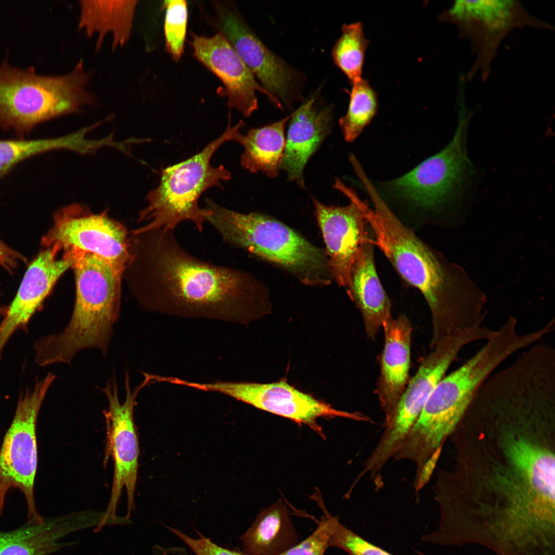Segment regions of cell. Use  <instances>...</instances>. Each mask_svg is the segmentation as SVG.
Wrapping results in <instances>:
<instances>
[{
    "mask_svg": "<svg viewBox=\"0 0 555 555\" xmlns=\"http://www.w3.org/2000/svg\"><path fill=\"white\" fill-rule=\"evenodd\" d=\"M81 144L76 133L48 139L0 140V179L19 162L49 151L67 149L75 152Z\"/></svg>",
    "mask_w": 555,
    "mask_h": 555,
    "instance_id": "d4e9b609",
    "label": "cell"
},
{
    "mask_svg": "<svg viewBox=\"0 0 555 555\" xmlns=\"http://www.w3.org/2000/svg\"><path fill=\"white\" fill-rule=\"evenodd\" d=\"M467 362L437 383L426 400L418 422L430 435H450L455 430L482 383L506 360L528 348L530 336L519 333L508 319Z\"/></svg>",
    "mask_w": 555,
    "mask_h": 555,
    "instance_id": "ba28073f",
    "label": "cell"
},
{
    "mask_svg": "<svg viewBox=\"0 0 555 555\" xmlns=\"http://www.w3.org/2000/svg\"><path fill=\"white\" fill-rule=\"evenodd\" d=\"M455 25L460 38L468 40L475 60L465 79L477 73L486 80L501 43L511 31L526 27L552 30L531 14L518 1H457L440 16Z\"/></svg>",
    "mask_w": 555,
    "mask_h": 555,
    "instance_id": "9c48e42d",
    "label": "cell"
},
{
    "mask_svg": "<svg viewBox=\"0 0 555 555\" xmlns=\"http://www.w3.org/2000/svg\"><path fill=\"white\" fill-rule=\"evenodd\" d=\"M334 186L349 199L348 205L327 206L314 197L312 199L326 245L331 278L347 292L351 266L361 245L369 237L365 229L364 201L339 179Z\"/></svg>",
    "mask_w": 555,
    "mask_h": 555,
    "instance_id": "5bb4252c",
    "label": "cell"
},
{
    "mask_svg": "<svg viewBox=\"0 0 555 555\" xmlns=\"http://www.w3.org/2000/svg\"><path fill=\"white\" fill-rule=\"evenodd\" d=\"M144 380L133 391L130 387L129 375L125 371V399L121 403L115 376L109 379L101 390L108 401V408L104 411L107 429V453L113 458L114 472L110 499L99 528L108 525H124V517L116 514L118 503L122 489L126 490L127 506L125 518L129 520L135 508L134 493L136 485L138 457V439L134 421V409L140 391L151 382L147 373Z\"/></svg>",
    "mask_w": 555,
    "mask_h": 555,
    "instance_id": "8fae6325",
    "label": "cell"
},
{
    "mask_svg": "<svg viewBox=\"0 0 555 555\" xmlns=\"http://www.w3.org/2000/svg\"><path fill=\"white\" fill-rule=\"evenodd\" d=\"M332 119L331 109L318 107L314 97L293 112L279 166L289 181L304 188L305 166L330 133Z\"/></svg>",
    "mask_w": 555,
    "mask_h": 555,
    "instance_id": "ac0fdd59",
    "label": "cell"
},
{
    "mask_svg": "<svg viewBox=\"0 0 555 555\" xmlns=\"http://www.w3.org/2000/svg\"><path fill=\"white\" fill-rule=\"evenodd\" d=\"M191 46L195 57L215 75L225 86L227 106L246 118L258 108L256 92L266 96L280 109L281 102L267 91L234 49L219 32L208 37L192 33Z\"/></svg>",
    "mask_w": 555,
    "mask_h": 555,
    "instance_id": "2e32d148",
    "label": "cell"
},
{
    "mask_svg": "<svg viewBox=\"0 0 555 555\" xmlns=\"http://www.w3.org/2000/svg\"><path fill=\"white\" fill-rule=\"evenodd\" d=\"M364 205L377 245L400 276L417 288L431 312L433 348L443 338L482 325L486 296L460 266L450 262L406 227L375 191Z\"/></svg>",
    "mask_w": 555,
    "mask_h": 555,
    "instance_id": "7a4b0ae2",
    "label": "cell"
},
{
    "mask_svg": "<svg viewBox=\"0 0 555 555\" xmlns=\"http://www.w3.org/2000/svg\"><path fill=\"white\" fill-rule=\"evenodd\" d=\"M55 379L49 373L36 382L32 391L20 398L12 422L0 448V516L5 497L11 488L24 494L28 511V523H41L44 518L38 512L34 485L38 466L36 424L45 395Z\"/></svg>",
    "mask_w": 555,
    "mask_h": 555,
    "instance_id": "30bf717a",
    "label": "cell"
},
{
    "mask_svg": "<svg viewBox=\"0 0 555 555\" xmlns=\"http://www.w3.org/2000/svg\"><path fill=\"white\" fill-rule=\"evenodd\" d=\"M6 312V308L0 306V316L5 314Z\"/></svg>",
    "mask_w": 555,
    "mask_h": 555,
    "instance_id": "d6a6232c",
    "label": "cell"
},
{
    "mask_svg": "<svg viewBox=\"0 0 555 555\" xmlns=\"http://www.w3.org/2000/svg\"><path fill=\"white\" fill-rule=\"evenodd\" d=\"M53 218L52 227L42 238L43 246H55L60 251L76 247L95 254L123 275L129 257L127 232L106 211L95 214L75 203L58 210Z\"/></svg>",
    "mask_w": 555,
    "mask_h": 555,
    "instance_id": "7c38bea8",
    "label": "cell"
},
{
    "mask_svg": "<svg viewBox=\"0 0 555 555\" xmlns=\"http://www.w3.org/2000/svg\"><path fill=\"white\" fill-rule=\"evenodd\" d=\"M26 261L24 255L0 240V268L12 272L21 262Z\"/></svg>",
    "mask_w": 555,
    "mask_h": 555,
    "instance_id": "1f68e13d",
    "label": "cell"
},
{
    "mask_svg": "<svg viewBox=\"0 0 555 555\" xmlns=\"http://www.w3.org/2000/svg\"><path fill=\"white\" fill-rule=\"evenodd\" d=\"M458 108V123L450 142L402 176L378 182L374 188L381 198L419 213L459 215L464 211L479 176L467 149L472 112L464 105Z\"/></svg>",
    "mask_w": 555,
    "mask_h": 555,
    "instance_id": "277c9868",
    "label": "cell"
},
{
    "mask_svg": "<svg viewBox=\"0 0 555 555\" xmlns=\"http://www.w3.org/2000/svg\"><path fill=\"white\" fill-rule=\"evenodd\" d=\"M215 11L218 32L262 86L285 105H289L296 82V70L269 49L230 6L217 3Z\"/></svg>",
    "mask_w": 555,
    "mask_h": 555,
    "instance_id": "9a60e30c",
    "label": "cell"
},
{
    "mask_svg": "<svg viewBox=\"0 0 555 555\" xmlns=\"http://www.w3.org/2000/svg\"><path fill=\"white\" fill-rule=\"evenodd\" d=\"M382 327L384 345L375 393L384 414L385 425L391 420L409 379L412 328L404 314L396 318L391 316Z\"/></svg>",
    "mask_w": 555,
    "mask_h": 555,
    "instance_id": "d6986e66",
    "label": "cell"
},
{
    "mask_svg": "<svg viewBox=\"0 0 555 555\" xmlns=\"http://www.w3.org/2000/svg\"><path fill=\"white\" fill-rule=\"evenodd\" d=\"M164 35L167 51L175 61L183 53L188 22V7L183 0L164 1Z\"/></svg>",
    "mask_w": 555,
    "mask_h": 555,
    "instance_id": "f1b7e54d",
    "label": "cell"
},
{
    "mask_svg": "<svg viewBox=\"0 0 555 555\" xmlns=\"http://www.w3.org/2000/svg\"><path fill=\"white\" fill-rule=\"evenodd\" d=\"M52 246L42 250L29 264L13 301L0 325V358L7 341L15 330L25 325L49 294L60 276L71 268V260L65 252Z\"/></svg>",
    "mask_w": 555,
    "mask_h": 555,
    "instance_id": "e0dca14e",
    "label": "cell"
},
{
    "mask_svg": "<svg viewBox=\"0 0 555 555\" xmlns=\"http://www.w3.org/2000/svg\"><path fill=\"white\" fill-rule=\"evenodd\" d=\"M78 28L88 37L97 35L96 49L99 50L105 36L112 33V49L128 41L137 1H80Z\"/></svg>",
    "mask_w": 555,
    "mask_h": 555,
    "instance_id": "603a6c76",
    "label": "cell"
},
{
    "mask_svg": "<svg viewBox=\"0 0 555 555\" xmlns=\"http://www.w3.org/2000/svg\"><path fill=\"white\" fill-rule=\"evenodd\" d=\"M352 84L347 113L339 120L343 137L349 142L370 123L378 108L377 94L366 80L361 78Z\"/></svg>",
    "mask_w": 555,
    "mask_h": 555,
    "instance_id": "484cf974",
    "label": "cell"
},
{
    "mask_svg": "<svg viewBox=\"0 0 555 555\" xmlns=\"http://www.w3.org/2000/svg\"><path fill=\"white\" fill-rule=\"evenodd\" d=\"M373 239L361 246L350 271L347 293L359 309L367 336L374 339L384 322L391 316V304L376 269Z\"/></svg>",
    "mask_w": 555,
    "mask_h": 555,
    "instance_id": "44dd1931",
    "label": "cell"
},
{
    "mask_svg": "<svg viewBox=\"0 0 555 555\" xmlns=\"http://www.w3.org/2000/svg\"><path fill=\"white\" fill-rule=\"evenodd\" d=\"M318 501L329 522L328 547L340 548L349 555H393L343 525L337 516H332L327 511L322 501Z\"/></svg>",
    "mask_w": 555,
    "mask_h": 555,
    "instance_id": "83f0119b",
    "label": "cell"
},
{
    "mask_svg": "<svg viewBox=\"0 0 555 555\" xmlns=\"http://www.w3.org/2000/svg\"><path fill=\"white\" fill-rule=\"evenodd\" d=\"M292 114L261 127L250 129L246 135L239 130L232 141L240 144L244 152L241 165L251 173L261 172L269 177H276L285 145V128Z\"/></svg>",
    "mask_w": 555,
    "mask_h": 555,
    "instance_id": "cb8c5ba5",
    "label": "cell"
},
{
    "mask_svg": "<svg viewBox=\"0 0 555 555\" xmlns=\"http://www.w3.org/2000/svg\"><path fill=\"white\" fill-rule=\"evenodd\" d=\"M209 222L223 240L266 260L312 287L329 285L331 276L325 251L281 221L256 212L243 213L205 199Z\"/></svg>",
    "mask_w": 555,
    "mask_h": 555,
    "instance_id": "5b68a950",
    "label": "cell"
},
{
    "mask_svg": "<svg viewBox=\"0 0 555 555\" xmlns=\"http://www.w3.org/2000/svg\"><path fill=\"white\" fill-rule=\"evenodd\" d=\"M188 385L197 390L220 393L256 408L308 424L317 430V418L341 417L363 420V416L337 410L284 381L261 384L218 381L200 383L190 381Z\"/></svg>",
    "mask_w": 555,
    "mask_h": 555,
    "instance_id": "4fadbf2b",
    "label": "cell"
},
{
    "mask_svg": "<svg viewBox=\"0 0 555 555\" xmlns=\"http://www.w3.org/2000/svg\"><path fill=\"white\" fill-rule=\"evenodd\" d=\"M329 533V522L324 515L308 538L279 555H324L328 547Z\"/></svg>",
    "mask_w": 555,
    "mask_h": 555,
    "instance_id": "f546056e",
    "label": "cell"
},
{
    "mask_svg": "<svg viewBox=\"0 0 555 555\" xmlns=\"http://www.w3.org/2000/svg\"><path fill=\"white\" fill-rule=\"evenodd\" d=\"M158 376H159V375H158V376H157V382H158V381H157V377H158Z\"/></svg>",
    "mask_w": 555,
    "mask_h": 555,
    "instance_id": "836d02e7",
    "label": "cell"
},
{
    "mask_svg": "<svg viewBox=\"0 0 555 555\" xmlns=\"http://www.w3.org/2000/svg\"><path fill=\"white\" fill-rule=\"evenodd\" d=\"M165 526L189 547L196 555H245L243 552L220 546L198 532V538H194L177 528Z\"/></svg>",
    "mask_w": 555,
    "mask_h": 555,
    "instance_id": "4dcf8cb0",
    "label": "cell"
},
{
    "mask_svg": "<svg viewBox=\"0 0 555 555\" xmlns=\"http://www.w3.org/2000/svg\"><path fill=\"white\" fill-rule=\"evenodd\" d=\"M550 322H551V321H550ZM552 322V323H553V322ZM553 325H554V324H553Z\"/></svg>",
    "mask_w": 555,
    "mask_h": 555,
    "instance_id": "e575fe53",
    "label": "cell"
},
{
    "mask_svg": "<svg viewBox=\"0 0 555 555\" xmlns=\"http://www.w3.org/2000/svg\"><path fill=\"white\" fill-rule=\"evenodd\" d=\"M245 555H279L297 544L286 505L279 499L262 511L240 537Z\"/></svg>",
    "mask_w": 555,
    "mask_h": 555,
    "instance_id": "7402d4cb",
    "label": "cell"
},
{
    "mask_svg": "<svg viewBox=\"0 0 555 555\" xmlns=\"http://www.w3.org/2000/svg\"><path fill=\"white\" fill-rule=\"evenodd\" d=\"M244 125L243 121L233 126L229 123L223 134L200 152L162 169L158 186L147 193V205L139 214L138 222L144 225L135 230L175 231L180 223L188 221L202 232L210 212L199 207L200 196L211 187L221 188V182L231 178L229 170L223 165L213 166L211 159L224 142L232 141L235 133Z\"/></svg>",
    "mask_w": 555,
    "mask_h": 555,
    "instance_id": "52a82bcc",
    "label": "cell"
},
{
    "mask_svg": "<svg viewBox=\"0 0 555 555\" xmlns=\"http://www.w3.org/2000/svg\"><path fill=\"white\" fill-rule=\"evenodd\" d=\"M342 34L332 51L334 62L353 83L362 77L365 51L368 41L360 22L344 24Z\"/></svg>",
    "mask_w": 555,
    "mask_h": 555,
    "instance_id": "4316f807",
    "label": "cell"
},
{
    "mask_svg": "<svg viewBox=\"0 0 555 555\" xmlns=\"http://www.w3.org/2000/svg\"><path fill=\"white\" fill-rule=\"evenodd\" d=\"M71 260L76 299L71 317L60 333L34 345L41 366L68 365L80 351L97 348L106 357L120 313L122 274L104 258L76 247L63 249Z\"/></svg>",
    "mask_w": 555,
    "mask_h": 555,
    "instance_id": "3957f363",
    "label": "cell"
},
{
    "mask_svg": "<svg viewBox=\"0 0 555 555\" xmlns=\"http://www.w3.org/2000/svg\"><path fill=\"white\" fill-rule=\"evenodd\" d=\"M125 274L147 310L247 323L270 310L266 287L250 273L194 256L163 228L132 231Z\"/></svg>",
    "mask_w": 555,
    "mask_h": 555,
    "instance_id": "6da1fadb",
    "label": "cell"
},
{
    "mask_svg": "<svg viewBox=\"0 0 555 555\" xmlns=\"http://www.w3.org/2000/svg\"><path fill=\"white\" fill-rule=\"evenodd\" d=\"M95 525L87 510L45 519L41 523H27L15 530L0 532V555H48L77 543L57 542L61 538Z\"/></svg>",
    "mask_w": 555,
    "mask_h": 555,
    "instance_id": "ffe728a7",
    "label": "cell"
},
{
    "mask_svg": "<svg viewBox=\"0 0 555 555\" xmlns=\"http://www.w3.org/2000/svg\"><path fill=\"white\" fill-rule=\"evenodd\" d=\"M91 75L82 60L67 74L47 76L6 59L0 63V128L24 139L43 122L81 111L95 100L88 88Z\"/></svg>",
    "mask_w": 555,
    "mask_h": 555,
    "instance_id": "8992f818",
    "label": "cell"
}]
</instances>
